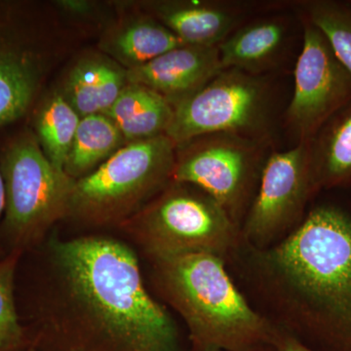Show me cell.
Masks as SVG:
<instances>
[{
    "label": "cell",
    "instance_id": "52a82bcc",
    "mask_svg": "<svg viewBox=\"0 0 351 351\" xmlns=\"http://www.w3.org/2000/svg\"><path fill=\"white\" fill-rule=\"evenodd\" d=\"M270 145L237 134L199 136L176 149L172 182L204 191L241 230L257 193Z\"/></svg>",
    "mask_w": 351,
    "mask_h": 351
},
{
    "label": "cell",
    "instance_id": "5bb4252c",
    "mask_svg": "<svg viewBox=\"0 0 351 351\" xmlns=\"http://www.w3.org/2000/svg\"><path fill=\"white\" fill-rule=\"evenodd\" d=\"M128 82L127 69L103 53H93L69 69L59 92L83 119L105 114Z\"/></svg>",
    "mask_w": 351,
    "mask_h": 351
},
{
    "label": "cell",
    "instance_id": "603a6c76",
    "mask_svg": "<svg viewBox=\"0 0 351 351\" xmlns=\"http://www.w3.org/2000/svg\"><path fill=\"white\" fill-rule=\"evenodd\" d=\"M57 3L64 12L73 16H86L92 13L94 9V4L92 2L84 0H62Z\"/></svg>",
    "mask_w": 351,
    "mask_h": 351
},
{
    "label": "cell",
    "instance_id": "d4e9b609",
    "mask_svg": "<svg viewBox=\"0 0 351 351\" xmlns=\"http://www.w3.org/2000/svg\"><path fill=\"white\" fill-rule=\"evenodd\" d=\"M4 208H5V193H4L3 181H2L1 174H0V218L4 212ZM0 254H1V239H0Z\"/></svg>",
    "mask_w": 351,
    "mask_h": 351
},
{
    "label": "cell",
    "instance_id": "6da1fadb",
    "mask_svg": "<svg viewBox=\"0 0 351 351\" xmlns=\"http://www.w3.org/2000/svg\"><path fill=\"white\" fill-rule=\"evenodd\" d=\"M46 255L32 350L179 351L174 321L147 292L130 247L87 235L52 239Z\"/></svg>",
    "mask_w": 351,
    "mask_h": 351
},
{
    "label": "cell",
    "instance_id": "cb8c5ba5",
    "mask_svg": "<svg viewBox=\"0 0 351 351\" xmlns=\"http://www.w3.org/2000/svg\"><path fill=\"white\" fill-rule=\"evenodd\" d=\"M274 346L280 351H314L284 330L281 331Z\"/></svg>",
    "mask_w": 351,
    "mask_h": 351
},
{
    "label": "cell",
    "instance_id": "ffe728a7",
    "mask_svg": "<svg viewBox=\"0 0 351 351\" xmlns=\"http://www.w3.org/2000/svg\"><path fill=\"white\" fill-rule=\"evenodd\" d=\"M82 117L66 99L55 92L39 107L34 119V135L43 154L55 167L64 171Z\"/></svg>",
    "mask_w": 351,
    "mask_h": 351
},
{
    "label": "cell",
    "instance_id": "9c48e42d",
    "mask_svg": "<svg viewBox=\"0 0 351 351\" xmlns=\"http://www.w3.org/2000/svg\"><path fill=\"white\" fill-rule=\"evenodd\" d=\"M314 186L308 143L272 152L261 176L257 193L241 226L242 241L267 248L299 226Z\"/></svg>",
    "mask_w": 351,
    "mask_h": 351
},
{
    "label": "cell",
    "instance_id": "ba28073f",
    "mask_svg": "<svg viewBox=\"0 0 351 351\" xmlns=\"http://www.w3.org/2000/svg\"><path fill=\"white\" fill-rule=\"evenodd\" d=\"M274 104L262 75L223 69L202 89L174 108L166 135L176 145L199 136L230 133L271 144Z\"/></svg>",
    "mask_w": 351,
    "mask_h": 351
},
{
    "label": "cell",
    "instance_id": "7402d4cb",
    "mask_svg": "<svg viewBox=\"0 0 351 351\" xmlns=\"http://www.w3.org/2000/svg\"><path fill=\"white\" fill-rule=\"evenodd\" d=\"M23 252H10L0 258V351H16L27 336L21 325L15 301V274Z\"/></svg>",
    "mask_w": 351,
    "mask_h": 351
},
{
    "label": "cell",
    "instance_id": "30bf717a",
    "mask_svg": "<svg viewBox=\"0 0 351 351\" xmlns=\"http://www.w3.org/2000/svg\"><path fill=\"white\" fill-rule=\"evenodd\" d=\"M304 43L294 71V92L286 112L298 143H308L351 100V75L322 32L302 17Z\"/></svg>",
    "mask_w": 351,
    "mask_h": 351
},
{
    "label": "cell",
    "instance_id": "4316f807",
    "mask_svg": "<svg viewBox=\"0 0 351 351\" xmlns=\"http://www.w3.org/2000/svg\"><path fill=\"white\" fill-rule=\"evenodd\" d=\"M29 351H34V350H32V348H29Z\"/></svg>",
    "mask_w": 351,
    "mask_h": 351
},
{
    "label": "cell",
    "instance_id": "8fae6325",
    "mask_svg": "<svg viewBox=\"0 0 351 351\" xmlns=\"http://www.w3.org/2000/svg\"><path fill=\"white\" fill-rule=\"evenodd\" d=\"M223 71L218 46L184 45L127 71L128 82L149 88L173 108Z\"/></svg>",
    "mask_w": 351,
    "mask_h": 351
},
{
    "label": "cell",
    "instance_id": "7c38bea8",
    "mask_svg": "<svg viewBox=\"0 0 351 351\" xmlns=\"http://www.w3.org/2000/svg\"><path fill=\"white\" fill-rule=\"evenodd\" d=\"M149 14L184 45L219 46L241 27L253 4L233 1H154Z\"/></svg>",
    "mask_w": 351,
    "mask_h": 351
},
{
    "label": "cell",
    "instance_id": "d6986e66",
    "mask_svg": "<svg viewBox=\"0 0 351 351\" xmlns=\"http://www.w3.org/2000/svg\"><path fill=\"white\" fill-rule=\"evenodd\" d=\"M314 186L351 178V108L332 117L308 142Z\"/></svg>",
    "mask_w": 351,
    "mask_h": 351
},
{
    "label": "cell",
    "instance_id": "2e32d148",
    "mask_svg": "<svg viewBox=\"0 0 351 351\" xmlns=\"http://www.w3.org/2000/svg\"><path fill=\"white\" fill-rule=\"evenodd\" d=\"M105 115L119 127L129 144L166 135L174 108L149 88L128 82Z\"/></svg>",
    "mask_w": 351,
    "mask_h": 351
},
{
    "label": "cell",
    "instance_id": "9a60e30c",
    "mask_svg": "<svg viewBox=\"0 0 351 351\" xmlns=\"http://www.w3.org/2000/svg\"><path fill=\"white\" fill-rule=\"evenodd\" d=\"M184 45L181 39L149 14L110 27L99 44L103 54L127 71Z\"/></svg>",
    "mask_w": 351,
    "mask_h": 351
},
{
    "label": "cell",
    "instance_id": "8992f818",
    "mask_svg": "<svg viewBox=\"0 0 351 351\" xmlns=\"http://www.w3.org/2000/svg\"><path fill=\"white\" fill-rule=\"evenodd\" d=\"M5 193L1 232L10 252L38 244L58 221L68 217L75 180L43 154L34 131L13 138L0 156Z\"/></svg>",
    "mask_w": 351,
    "mask_h": 351
},
{
    "label": "cell",
    "instance_id": "83f0119b",
    "mask_svg": "<svg viewBox=\"0 0 351 351\" xmlns=\"http://www.w3.org/2000/svg\"><path fill=\"white\" fill-rule=\"evenodd\" d=\"M25 351H29V350H25Z\"/></svg>",
    "mask_w": 351,
    "mask_h": 351
},
{
    "label": "cell",
    "instance_id": "7a4b0ae2",
    "mask_svg": "<svg viewBox=\"0 0 351 351\" xmlns=\"http://www.w3.org/2000/svg\"><path fill=\"white\" fill-rule=\"evenodd\" d=\"M258 285L295 339L334 323L351 329V219L319 207L274 247L256 249Z\"/></svg>",
    "mask_w": 351,
    "mask_h": 351
},
{
    "label": "cell",
    "instance_id": "4fadbf2b",
    "mask_svg": "<svg viewBox=\"0 0 351 351\" xmlns=\"http://www.w3.org/2000/svg\"><path fill=\"white\" fill-rule=\"evenodd\" d=\"M290 36L289 19L282 16L242 25L218 46L221 66L262 75L280 62Z\"/></svg>",
    "mask_w": 351,
    "mask_h": 351
},
{
    "label": "cell",
    "instance_id": "e0dca14e",
    "mask_svg": "<svg viewBox=\"0 0 351 351\" xmlns=\"http://www.w3.org/2000/svg\"><path fill=\"white\" fill-rule=\"evenodd\" d=\"M39 66L31 50L0 40V127L29 110L40 82Z\"/></svg>",
    "mask_w": 351,
    "mask_h": 351
},
{
    "label": "cell",
    "instance_id": "3957f363",
    "mask_svg": "<svg viewBox=\"0 0 351 351\" xmlns=\"http://www.w3.org/2000/svg\"><path fill=\"white\" fill-rule=\"evenodd\" d=\"M154 281L182 316L200 351H258L276 346L282 329L250 306L226 269L207 253L154 258Z\"/></svg>",
    "mask_w": 351,
    "mask_h": 351
},
{
    "label": "cell",
    "instance_id": "5b68a950",
    "mask_svg": "<svg viewBox=\"0 0 351 351\" xmlns=\"http://www.w3.org/2000/svg\"><path fill=\"white\" fill-rule=\"evenodd\" d=\"M176 149L167 135L124 145L75 181L68 217L86 226H119L172 182Z\"/></svg>",
    "mask_w": 351,
    "mask_h": 351
},
{
    "label": "cell",
    "instance_id": "484cf974",
    "mask_svg": "<svg viewBox=\"0 0 351 351\" xmlns=\"http://www.w3.org/2000/svg\"><path fill=\"white\" fill-rule=\"evenodd\" d=\"M211 351H225V350H211ZM258 351H280L276 346H269V348H265V350Z\"/></svg>",
    "mask_w": 351,
    "mask_h": 351
},
{
    "label": "cell",
    "instance_id": "ac0fdd59",
    "mask_svg": "<svg viewBox=\"0 0 351 351\" xmlns=\"http://www.w3.org/2000/svg\"><path fill=\"white\" fill-rule=\"evenodd\" d=\"M125 145V138L119 127L107 115L83 117L66 157L64 172L75 181L82 179Z\"/></svg>",
    "mask_w": 351,
    "mask_h": 351
},
{
    "label": "cell",
    "instance_id": "44dd1931",
    "mask_svg": "<svg viewBox=\"0 0 351 351\" xmlns=\"http://www.w3.org/2000/svg\"><path fill=\"white\" fill-rule=\"evenodd\" d=\"M304 15L327 39L335 56L351 75V12L330 2L302 4Z\"/></svg>",
    "mask_w": 351,
    "mask_h": 351
},
{
    "label": "cell",
    "instance_id": "277c9868",
    "mask_svg": "<svg viewBox=\"0 0 351 351\" xmlns=\"http://www.w3.org/2000/svg\"><path fill=\"white\" fill-rule=\"evenodd\" d=\"M154 258L207 253L226 261L241 245V230L202 189L171 182L119 226Z\"/></svg>",
    "mask_w": 351,
    "mask_h": 351
}]
</instances>
